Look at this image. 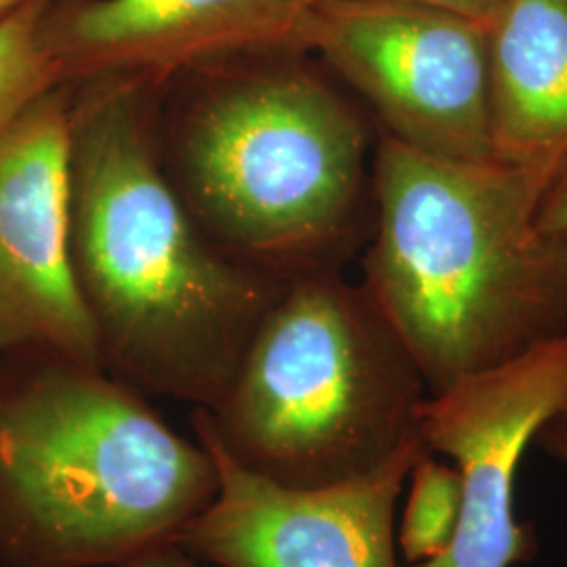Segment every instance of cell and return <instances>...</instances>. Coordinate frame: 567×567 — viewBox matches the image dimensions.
<instances>
[{
    "label": "cell",
    "mask_w": 567,
    "mask_h": 567,
    "mask_svg": "<svg viewBox=\"0 0 567 567\" xmlns=\"http://www.w3.org/2000/svg\"><path fill=\"white\" fill-rule=\"evenodd\" d=\"M72 86V265L103 370L210 410L284 280L227 255L194 219L164 166L154 86Z\"/></svg>",
    "instance_id": "cell-1"
},
{
    "label": "cell",
    "mask_w": 567,
    "mask_h": 567,
    "mask_svg": "<svg viewBox=\"0 0 567 567\" xmlns=\"http://www.w3.org/2000/svg\"><path fill=\"white\" fill-rule=\"evenodd\" d=\"M557 171L454 161L381 135L362 288L429 395L567 332V244L538 224Z\"/></svg>",
    "instance_id": "cell-2"
},
{
    "label": "cell",
    "mask_w": 567,
    "mask_h": 567,
    "mask_svg": "<svg viewBox=\"0 0 567 567\" xmlns=\"http://www.w3.org/2000/svg\"><path fill=\"white\" fill-rule=\"evenodd\" d=\"M219 487L189 442L102 368L20 349L0 360V567H124Z\"/></svg>",
    "instance_id": "cell-3"
},
{
    "label": "cell",
    "mask_w": 567,
    "mask_h": 567,
    "mask_svg": "<svg viewBox=\"0 0 567 567\" xmlns=\"http://www.w3.org/2000/svg\"><path fill=\"white\" fill-rule=\"evenodd\" d=\"M290 55L192 72L158 133L204 234L282 280L326 269L355 227L368 177L362 116Z\"/></svg>",
    "instance_id": "cell-4"
},
{
    "label": "cell",
    "mask_w": 567,
    "mask_h": 567,
    "mask_svg": "<svg viewBox=\"0 0 567 567\" xmlns=\"http://www.w3.org/2000/svg\"><path fill=\"white\" fill-rule=\"evenodd\" d=\"M425 379L362 286L330 267L286 278L210 410L225 454L290 487L365 477L421 440Z\"/></svg>",
    "instance_id": "cell-5"
},
{
    "label": "cell",
    "mask_w": 567,
    "mask_h": 567,
    "mask_svg": "<svg viewBox=\"0 0 567 567\" xmlns=\"http://www.w3.org/2000/svg\"><path fill=\"white\" fill-rule=\"evenodd\" d=\"M303 49L389 135L454 161H492L487 25L408 0H318Z\"/></svg>",
    "instance_id": "cell-6"
},
{
    "label": "cell",
    "mask_w": 567,
    "mask_h": 567,
    "mask_svg": "<svg viewBox=\"0 0 567 567\" xmlns=\"http://www.w3.org/2000/svg\"><path fill=\"white\" fill-rule=\"evenodd\" d=\"M566 405L567 332L426 398L421 440L458 471L461 513L446 553L408 567H513L536 557V529L517 519V473Z\"/></svg>",
    "instance_id": "cell-7"
},
{
    "label": "cell",
    "mask_w": 567,
    "mask_h": 567,
    "mask_svg": "<svg viewBox=\"0 0 567 567\" xmlns=\"http://www.w3.org/2000/svg\"><path fill=\"white\" fill-rule=\"evenodd\" d=\"M72 105L60 84L0 133V351L103 370L72 265Z\"/></svg>",
    "instance_id": "cell-8"
},
{
    "label": "cell",
    "mask_w": 567,
    "mask_h": 567,
    "mask_svg": "<svg viewBox=\"0 0 567 567\" xmlns=\"http://www.w3.org/2000/svg\"><path fill=\"white\" fill-rule=\"evenodd\" d=\"M194 433L219 473L213 503L175 545L215 567H400L398 505L429 452L405 446L383 468L343 484L290 487L246 471L194 412Z\"/></svg>",
    "instance_id": "cell-9"
},
{
    "label": "cell",
    "mask_w": 567,
    "mask_h": 567,
    "mask_svg": "<svg viewBox=\"0 0 567 567\" xmlns=\"http://www.w3.org/2000/svg\"><path fill=\"white\" fill-rule=\"evenodd\" d=\"M318 0H81L49 7L44 32L65 84L161 89L192 72L303 49Z\"/></svg>",
    "instance_id": "cell-10"
},
{
    "label": "cell",
    "mask_w": 567,
    "mask_h": 567,
    "mask_svg": "<svg viewBox=\"0 0 567 567\" xmlns=\"http://www.w3.org/2000/svg\"><path fill=\"white\" fill-rule=\"evenodd\" d=\"M498 161L559 168L567 156V0H507L487 25Z\"/></svg>",
    "instance_id": "cell-11"
},
{
    "label": "cell",
    "mask_w": 567,
    "mask_h": 567,
    "mask_svg": "<svg viewBox=\"0 0 567 567\" xmlns=\"http://www.w3.org/2000/svg\"><path fill=\"white\" fill-rule=\"evenodd\" d=\"M49 7L51 0H25L0 20V133L65 84L44 32Z\"/></svg>",
    "instance_id": "cell-12"
},
{
    "label": "cell",
    "mask_w": 567,
    "mask_h": 567,
    "mask_svg": "<svg viewBox=\"0 0 567 567\" xmlns=\"http://www.w3.org/2000/svg\"><path fill=\"white\" fill-rule=\"evenodd\" d=\"M408 482V498L398 524V548L408 566H419L444 555L454 538L461 513V477L454 465L425 452Z\"/></svg>",
    "instance_id": "cell-13"
},
{
    "label": "cell",
    "mask_w": 567,
    "mask_h": 567,
    "mask_svg": "<svg viewBox=\"0 0 567 567\" xmlns=\"http://www.w3.org/2000/svg\"><path fill=\"white\" fill-rule=\"evenodd\" d=\"M538 224L545 234L567 244V156L548 183L538 210Z\"/></svg>",
    "instance_id": "cell-14"
},
{
    "label": "cell",
    "mask_w": 567,
    "mask_h": 567,
    "mask_svg": "<svg viewBox=\"0 0 567 567\" xmlns=\"http://www.w3.org/2000/svg\"><path fill=\"white\" fill-rule=\"evenodd\" d=\"M408 2H419V4L442 9L466 20L489 25L507 0H408Z\"/></svg>",
    "instance_id": "cell-15"
},
{
    "label": "cell",
    "mask_w": 567,
    "mask_h": 567,
    "mask_svg": "<svg viewBox=\"0 0 567 567\" xmlns=\"http://www.w3.org/2000/svg\"><path fill=\"white\" fill-rule=\"evenodd\" d=\"M124 567H215L206 564L203 559L189 555L185 548L179 545H164L161 548H154L145 553L142 557L133 559L131 564Z\"/></svg>",
    "instance_id": "cell-16"
},
{
    "label": "cell",
    "mask_w": 567,
    "mask_h": 567,
    "mask_svg": "<svg viewBox=\"0 0 567 567\" xmlns=\"http://www.w3.org/2000/svg\"><path fill=\"white\" fill-rule=\"evenodd\" d=\"M536 442L547 452L550 458H555L567 471V421L555 419L548 423L536 437Z\"/></svg>",
    "instance_id": "cell-17"
},
{
    "label": "cell",
    "mask_w": 567,
    "mask_h": 567,
    "mask_svg": "<svg viewBox=\"0 0 567 567\" xmlns=\"http://www.w3.org/2000/svg\"><path fill=\"white\" fill-rule=\"evenodd\" d=\"M21 2H25V0H0V20H2L7 13H11L13 9H18Z\"/></svg>",
    "instance_id": "cell-18"
},
{
    "label": "cell",
    "mask_w": 567,
    "mask_h": 567,
    "mask_svg": "<svg viewBox=\"0 0 567 567\" xmlns=\"http://www.w3.org/2000/svg\"><path fill=\"white\" fill-rule=\"evenodd\" d=\"M559 419H566V421H567V405H566V410H564V414H561V416H559Z\"/></svg>",
    "instance_id": "cell-19"
},
{
    "label": "cell",
    "mask_w": 567,
    "mask_h": 567,
    "mask_svg": "<svg viewBox=\"0 0 567 567\" xmlns=\"http://www.w3.org/2000/svg\"><path fill=\"white\" fill-rule=\"evenodd\" d=\"M0 353H2V351H0Z\"/></svg>",
    "instance_id": "cell-20"
}]
</instances>
